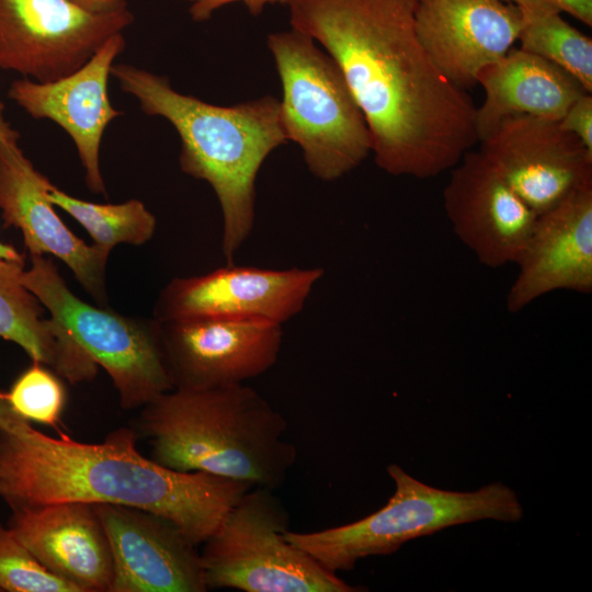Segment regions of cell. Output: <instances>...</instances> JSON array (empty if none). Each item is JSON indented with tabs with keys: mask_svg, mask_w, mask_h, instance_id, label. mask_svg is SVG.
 <instances>
[{
	"mask_svg": "<svg viewBox=\"0 0 592 592\" xmlns=\"http://www.w3.org/2000/svg\"><path fill=\"white\" fill-rule=\"evenodd\" d=\"M417 0H292L289 22L323 46L368 125L376 164L436 177L478 141L476 110L420 43Z\"/></svg>",
	"mask_w": 592,
	"mask_h": 592,
	"instance_id": "obj_1",
	"label": "cell"
},
{
	"mask_svg": "<svg viewBox=\"0 0 592 592\" xmlns=\"http://www.w3.org/2000/svg\"><path fill=\"white\" fill-rule=\"evenodd\" d=\"M138 437L134 428H118L102 443H81L19 419L0 428V497L11 509L67 501L138 508L172 521L200 546L254 487L164 467L139 452Z\"/></svg>",
	"mask_w": 592,
	"mask_h": 592,
	"instance_id": "obj_2",
	"label": "cell"
},
{
	"mask_svg": "<svg viewBox=\"0 0 592 592\" xmlns=\"http://www.w3.org/2000/svg\"><path fill=\"white\" fill-rule=\"evenodd\" d=\"M111 76L148 115L177 130L181 170L206 181L223 216L221 252L227 264L247 241L255 219V180L264 160L287 141L280 101L272 95L230 106L214 105L172 88L164 76L113 64Z\"/></svg>",
	"mask_w": 592,
	"mask_h": 592,
	"instance_id": "obj_3",
	"label": "cell"
},
{
	"mask_svg": "<svg viewBox=\"0 0 592 592\" xmlns=\"http://www.w3.org/2000/svg\"><path fill=\"white\" fill-rule=\"evenodd\" d=\"M134 429L164 467L273 490L297 459L286 419L246 384L162 392L141 407Z\"/></svg>",
	"mask_w": 592,
	"mask_h": 592,
	"instance_id": "obj_4",
	"label": "cell"
},
{
	"mask_svg": "<svg viewBox=\"0 0 592 592\" xmlns=\"http://www.w3.org/2000/svg\"><path fill=\"white\" fill-rule=\"evenodd\" d=\"M395 492L376 512L349 524L321 531H287L285 538L326 569L352 570L371 556L395 553L402 544L443 528L480 520L517 522L523 508L502 482L476 491L439 489L413 478L397 464L387 467Z\"/></svg>",
	"mask_w": 592,
	"mask_h": 592,
	"instance_id": "obj_5",
	"label": "cell"
},
{
	"mask_svg": "<svg viewBox=\"0 0 592 592\" xmlns=\"http://www.w3.org/2000/svg\"><path fill=\"white\" fill-rule=\"evenodd\" d=\"M281 79V118L316 178L335 181L372 153L365 116L340 68L308 35L292 29L267 36Z\"/></svg>",
	"mask_w": 592,
	"mask_h": 592,
	"instance_id": "obj_6",
	"label": "cell"
},
{
	"mask_svg": "<svg viewBox=\"0 0 592 592\" xmlns=\"http://www.w3.org/2000/svg\"><path fill=\"white\" fill-rule=\"evenodd\" d=\"M288 513L273 489L254 486L201 550L207 590L357 592L285 538Z\"/></svg>",
	"mask_w": 592,
	"mask_h": 592,
	"instance_id": "obj_7",
	"label": "cell"
},
{
	"mask_svg": "<svg viewBox=\"0 0 592 592\" xmlns=\"http://www.w3.org/2000/svg\"><path fill=\"white\" fill-rule=\"evenodd\" d=\"M22 283L102 366L125 410L141 408L172 389L160 344V322L129 317L110 306L91 305L67 286L56 265L44 255H31Z\"/></svg>",
	"mask_w": 592,
	"mask_h": 592,
	"instance_id": "obj_8",
	"label": "cell"
},
{
	"mask_svg": "<svg viewBox=\"0 0 592 592\" xmlns=\"http://www.w3.org/2000/svg\"><path fill=\"white\" fill-rule=\"evenodd\" d=\"M133 22L128 9L96 14L70 0H0V69L55 81L83 66Z\"/></svg>",
	"mask_w": 592,
	"mask_h": 592,
	"instance_id": "obj_9",
	"label": "cell"
},
{
	"mask_svg": "<svg viewBox=\"0 0 592 592\" xmlns=\"http://www.w3.org/2000/svg\"><path fill=\"white\" fill-rule=\"evenodd\" d=\"M159 322L172 389L244 384L273 367L283 343L282 325L264 320L196 317Z\"/></svg>",
	"mask_w": 592,
	"mask_h": 592,
	"instance_id": "obj_10",
	"label": "cell"
},
{
	"mask_svg": "<svg viewBox=\"0 0 592 592\" xmlns=\"http://www.w3.org/2000/svg\"><path fill=\"white\" fill-rule=\"evenodd\" d=\"M323 273L322 267L272 270L230 263L203 275L174 277L160 291L153 318L214 317L283 325L303 310Z\"/></svg>",
	"mask_w": 592,
	"mask_h": 592,
	"instance_id": "obj_11",
	"label": "cell"
},
{
	"mask_svg": "<svg viewBox=\"0 0 592 592\" xmlns=\"http://www.w3.org/2000/svg\"><path fill=\"white\" fill-rule=\"evenodd\" d=\"M479 141V150L537 215L592 184V150L558 121L510 117Z\"/></svg>",
	"mask_w": 592,
	"mask_h": 592,
	"instance_id": "obj_12",
	"label": "cell"
},
{
	"mask_svg": "<svg viewBox=\"0 0 592 592\" xmlns=\"http://www.w3.org/2000/svg\"><path fill=\"white\" fill-rule=\"evenodd\" d=\"M20 134L0 140V209L4 227L21 230L30 255L62 261L100 306H109L105 284L111 251L87 244L60 219L48 198L53 184L19 146Z\"/></svg>",
	"mask_w": 592,
	"mask_h": 592,
	"instance_id": "obj_13",
	"label": "cell"
},
{
	"mask_svg": "<svg viewBox=\"0 0 592 592\" xmlns=\"http://www.w3.org/2000/svg\"><path fill=\"white\" fill-rule=\"evenodd\" d=\"M125 48L122 33L112 35L72 73L50 82L29 78L11 82L8 96L35 119H50L72 139L89 190L106 194L100 168L101 141L107 125L122 112L110 100L107 81Z\"/></svg>",
	"mask_w": 592,
	"mask_h": 592,
	"instance_id": "obj_14",
	"label": "cell"
},
{
	"mask_svg": "<svg viewBox=\"0 0 592 592\" xmlns=\"http://www.w3.org/2000/svg\"><path fill=\"white\" fill-rule=\"evenodd\" d=\"M114 562L111 592H206L201 551L172 521L138 508L94 503Z\"/></svg>",
	"mask_w": 592,
	"mask_h": 592,
	"instance_id": "obj_15",
	"label": "cell"
},
{
	"mask_svg": "<svg viewBox=\"0 0 592 592\" xmlns=\"http://www.w3.org/2000/svg\"><path fill=\"white\" fill-rule=\"evenodd\" d=\"M443 202L455 235L488 267L515 263L537 217L480 150L452 168Z\"/></svg>",
	"mask_w": 592,
	"mask_h": 592,
	"instance_id": "obj_16",
	"label": "cell"
},
{
	"mask_svg": "<svg viewBox=\"0 0 592 592\" xmlns=\"http://www.w3.org/2000/svg\"><path fill=\"white\" fill-rule=\"evenodd\" d=\"M418 38L435 66L467 90L517 41L522 11L503 0H417Z\"/></svg>",
	"mask_w": 592,
	"mask_h": 592,
	"instance_id": "obj_17",
	"label": "cell"
},
{
	"mask_svg": "<svg viewBox=\"0 0 592 592\" xmlns=\"http://www.w3.org/2000/svg\"><path fill=\"white\" fill-rule=\"evenodd\" d=\"M506 308L519 312L556 291L592 292V184L538 214L515 263Z\"/></svg>",
	"mask_w": 592,
	"mask_h": 592,
	"instance_id": "obj_18",
	"label": "cell"
},
{
	"mask_svg": "<svg viewBox=\"0 0 592 592\" xmlns=\"http://www.w3.org/2000/svg\"><path fill=\"white\" fill-rule=\"evenodd\" d=\"M8 527L46 569L79 592H111L112 549L94 503L14 508Z\"/></svg>",
	"mask_w": 592,
	"mask_h": 592,
	"instance_id": "obj_19",
	"label": "cell"
},
{
	"mask_svg": "<svg viewBox=\"0 0 592 592\" xmlns=\"http://www.w3.org/2000/svg\"><path fill=\"white\" fill-rule=\"evenodd\" d=\"M477 83L485 90V101L476 110L478 141L510 117L530 116L559 122L568 107L588 92L558 66L513 47L502 58L485 67Z\"/></svg>",
	"mask_w": 592,
	"mask_h": 592,
	"instance_id": "obj_20",
	"label": "cell"
},
{
	"mask_svg": "<svg viewBox=\"0 0 592 592\" xmlns=\"http://www.w3.org/2000/svg\"><path fill=\"white\" fill-rule=\"evenodd\" d=\"M24 261L0 259V338L20 345L71 385L92 380L98 364L22 283Z\"/></svg>",
	"mask_w": 592,
	"mask_h": 592,
	"instance_id": "obj_21",
	"label": "cell"
},
{
	"mask_svg": "<svg viewBox=\"0 0 592 592\" xmlns=\"http://www.w3.org/2000/svg\"><path fill=\"white\" fill-rule=\"evenodd\" d=\"M48 198L87 230L93 244L109 251L122 243L145 244L156 231V217L135 198L121 204H99L73 197L55 185Z\"/></svg>",
	"mask_w": 592,
	"mask_h": 592,
	"instance_id": "obj_22",
	"label": "cell"
},
{
	"mask_svg": "<svg viewBox=\"0 0 592 592\" xmlns=\"http://www.w3.org/2000/svg\"><path fill=\"white\" fill-rule=\"evenodd\" d=\"M522 11V10H521ZM520 48L558 66L592 92V41L557 11H522Z\"/></svg>",
	"mask_w": 592,
	"mask_h": 592,
	"instance_id": "obj_23",
	"label": "cell"
},
{
	"mask_svg": "<svg viewBox=\"0 0 592 592\" xmlns=\"http://www.w3.org/2000/svg\"><path fill=\"white\" fill-rule=\"evenodd\" d=\"M7 397L12 410L24 420L55 428L67 402L62 378L36 361L14 380Z\"/></svg>",
	"mask_w": 592,
	"mask_h": 592,
	"instance_id": "obj_24",
	"label": "cell"
},
{
	"mask_svg": "<svg viewBox=\"0 0 592 592\" xmlns=\"http://www.w3.org/2000/svg\"><path fill=\"white\" fill-rule=\"evenodd\" d=\"M0 589L9 592H79L73 584L46 569L1 523Z\"/></svg>",
	"mask_w": 592,
	"mask_h": 592,
	"instance_id": "obj_25",
	"label": "cell"
},
{
	"mask_svg": "<svg viewBox=\"0 0 592 592\" xmlns=\"http://www.w3.org/2000/svg\"><path fill=\"white\" fill-rule=\"evenodd\" d=\"M560 126L576 136L588 149L592 150V96L585 92L566 111L559 121Z\"/></svg>",
	"mask_w": 592,
	"mask_h": 592,
	"instance_id": "obj_26",
	"label": "cell"
},
{
	"mask_svg": "<svg viewBox=\"0 0 592 592\" xmlns=\"http://www.w3.org/2000/svg\"><path fill=\"white\" fill-rule=\"evenodd\" d=\"M522 11L566 12L582 23L592 24V0H503Z\"/></svg>",
	"mask_w": 592,
	"mask_h": 592,
	"instance_id": "obj_27",
	"label": "cell"
},
{
	"mask_svg": "<svg viewBox=\"0 0 592 592\" xmlns=\"http://www.w3.org/2000/svg\"><path fill=\"white\" fill-rule=\"evenodd\" d=\"M191 2L190 14L196 22H203L210 19L212 14L219 8L232 2H243L249 12L253 15L262 13L264 7L269 3L289 4L292 0H180Z\"/></svg>",
	"mask_w": 592,
	"mask_h": 592,
	"instance_id": "obj_28",
	"label": "cell"
},
{
	"mask_svg": "<svg viewBox=\"0 0 592 592\" xmlns=\"http://www.w3.org/2000/svg\"><path fill=\"white\" fill-rule=\"evenodd\" d=\"M79 8L96 14L115 13L127 9L126 0H70Z\"/></svg>",
	"mask_w": 592,
	"mask_h": 592,
	"instance_id": "obj_29",
	"label": "cell"
},
{
	"mask_svg": "<svg viewBox=\"0 0 592 592\" xmlns=\"http://www.w3.org/2000/svg\"><path fill=\"white\" fill-rule=\"evenodd\" d=\"M14 134H18V132L7 121L4 105L0 102V140ZM0 259L24 261V254H21L15 248L0 240Z\"/></svg>",
	"mask_w": 592,
	"mask_h": 592,
	"instance_id": "obj_30",
	"label": "cell"
},
{
	"mask_svg": "<svg viewBox=\"0 0 592 592\" xmlns=\"http://www.w3.org/2000/svg\"><path fill=\"white\" fill-rule=\"evenodd\" d=\"M19 419L23 418L12 410L8 401L7 392L0 391V428L9 426Z\"/></svg>",
	"mask_w": 592,
	"mask_h": 592,
	"instance_id": "obj_31",
	"label": "cell"
},
{
	"mask_svg": "<svg viewBox=\"0 0 592 592\" xmlns=\"http://www.w3.org/2000/svg\"><path fill=\"white\" fill-rule=\"evenodd\" d=\"M0 591H1V589H0Z\"/></svg>",
	"mask_w": 592,
	"mask_h": 592,
	"instance_id": "obj_32",
	"label": "cell"
}]
</instances>
